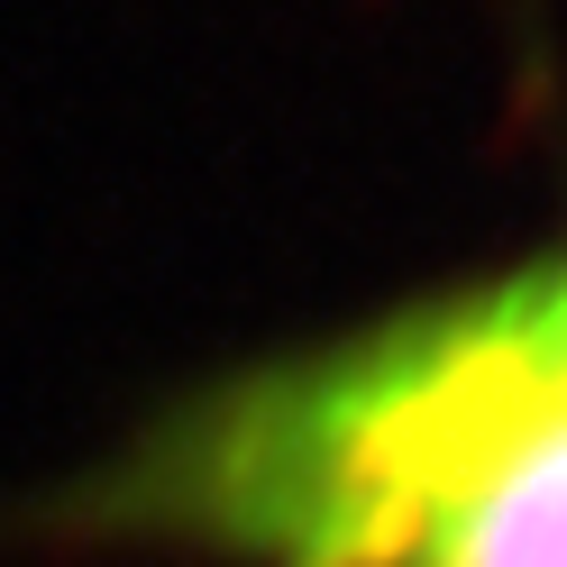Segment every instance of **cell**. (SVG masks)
<instances>
[{"mask_svg":"<svg viewBox=\"0 0 567 567\" xmlns=\"http://www.w3.org/2000/svg\"><path fill=\"white\" fill-rule=\"evenodd\" d=\"M403 567H567V367L558 358L440 485Z\"/></svg>","mask_w":567,"mask_h":567,"instance_id":"cell-1","label":"cell"}]
</instances>
